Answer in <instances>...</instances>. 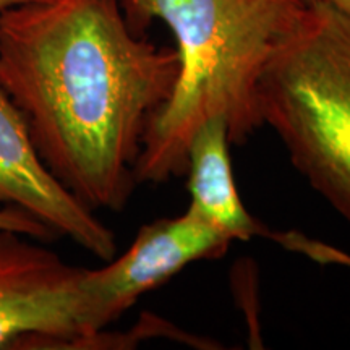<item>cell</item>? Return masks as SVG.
Segmentation results:
<instances>
[{
  "label": "cell",
  "instance_id": "6da1fadb",
  "mask_svg": "<svg viewBox=\"0 0 350 350\" xmlns=\"http://www.w3.org/2000/svg\"><path fill=\"white\" fill-rule=\"evenodd\" d=\"M180 60L126 25L119 0H41L0 13V85L59 182L91 211L129 203L143 135Z\"/></svg>",
  "mask_w": 350,
  "mask_h": 350
},
{
  "label": "cell",
  "instance_id": "7a4b0ae2",
  "mask_svg": "<svg viewBox=\"0 0 350 350\" xmlns=\"http://www.w3.org/2000/svg\"><path fill=\"white\" fill-rule=\"evenodd\" d=\"M126 25L144 36L164 21L177 42L174 93L148 122L135 177L161 183L183 175L195 131L222 117L229 142L262 126L258 83L273 52L300 20V0H119Z\"/></svg>",
  "mask_w": 350,
  "mask_h": 350
},
{
  "label": "cell",
  "instance_id": "3957f363",
  "mask_svg": "<svg viewBox=\"0 0 350 350\" xmlns=\"http://www.w3.org/2000/svg\"><path fill=\"white\" fill-rule=\"evenodd\" d=\"M262 125L350 224V16L306 5L258 83Z\"/></svg>",
  "mask_w": 350,
  "mask_h": 350
},
{
  "label": "cell",
  "instance_id": "277c9868",
  "mask_svg": "<svg viewBox=\"0 0 350 350\" xmlns=\"http://www.w3.org/2000/svg\"><path fill=\"white\" fill-rule=\"evenodd\" d=\"M85 268L0 230V350L75 349L88 331Z\"/></svg>",
  "mask_w": 350,
  "mask_h": 350
},
{
  "label": "cell",
  "instance_id": "5b68a950",
  "mask_svg": "<svg viewBox=\"0 0 350 350\" xmlns=\"http://www.w3.org/2000/svg\"><path fill=\"white\" fill-rule=\"evenodd\" d=\"M232 242L193 206L177 217L144 224L124 255H116L104 268L86 269L90 336L106 329L139 297L163 286L190 262L226 255Z\"/></svg>",
  "mask_w": 350,
  "mask_h": 350
},
{
  "label": "cell",
  "instance_id": "8992f818",
  "mask_svg": "<svg viewBox=\"0 0 350 350\" xmlns=\"http://www.w3.org/2000/svg\"><path fill=\"white\" fill-rule=\"evenodd\" d=\"M0 206L31 214L100 261L117 255L116 235L44 164L25 117L0 85Z\"/></svg>",
  "mask_w": 350,
  "mask_h": 350
},
{
  "label": "cell",
  "instance_id": "52a82bcc",
  "mask_svg": "<svg viewBox=\"0 0 350 350\" xmlns=\"http://www.w3.org/2000/svg\"><path fill=\"white\" fill-rule=\"evenodd\" d=\"M229 131L222 117H211L196 129L187 154L190 206L232 240L247 242L265 229L240 198L229 156Z\"/></svg>",
  "mask_w": 350,
  "mask_h": 350
},
{
  "label": "cell",
  "instance_id": "ba28073f",
  "mask_svg": "<svg viewBox=\"0 0 350 350\" xmlns=\"http://www.w3.org/2000/svg\"><path fill=\"white\" fill-rule=\"evenodd\" d=\"M0 230H12L36 239L38 242H51L59 239L55 232L46 227L31 214L13 206H0Z\"/></svg>",
  "mask_w": 350,
  "mask_h": 350
},
{
  "label": "cell",
  "instance_id": "9c48e42d",
  "mask_svg": "<svg viewBox=\"0 0 350 350\" xmlns=\"http://www.w3.org/2000/svg\"><path fill=\"white\" fill-rule=\"evenodd\" d=\"M304 5H314V3H325L336 10L345 13L350 16V0H300Z\"/></svg>",
  "mask_w": 350,
  "mask_h": 350
},
{
  "label": "cell",
  "instance_id": "30bf717a",
  "mask_svg": "<svg viewBox=\"0 0 350 350\" xmlns=\"http://www.w3.org/2000/svg\"><path fill=\"white\" fill-rule=\"evenodd\" d=\"M31 2H41V0H0V13L8 10V8L23 5V3H31Z\"/></svg>",
  "mask_w": 350,
  "mask_h": 350
}]
</instances>
